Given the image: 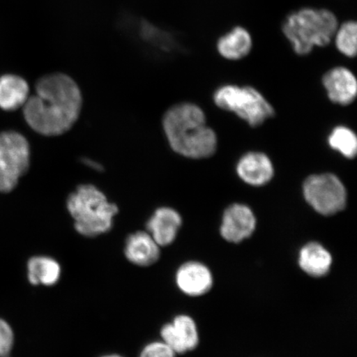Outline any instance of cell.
Instances as JSON below:
<instances>
[{
    "label": "cell",
    "mask_w": 357,
    "mask_h": 357,
    "mask_svg": "<svg viewBox=\"0 0 357 357\" xmlns=\"http://www.w3.org/2000/svg\"><path fill=\"white\" fill-rule=\"evenodd\" d=\"M35 91L22 107L29 127L45 137L70 131L82 109L83 97L77 83L66 74L52 73L38 80Z\"/></svg>",
    "instance_id": "cell-1"
},
{
    "label": "cell",
    "mask_w": 357,
    "mask_h": 357,
    "mask_svg": "<svg viewBox=\"0 0 357 357\" xmlns=\"http://www.w3.org/2000/svg\"><path fill=\"white\" fill-rule=\"evenodd\" d=\"M213 101L218 108L234 114L252 127L260 126L275 115L273 107L252 86L226 84L214 93Z\"/></svg>",
    "instance_id": "cell-5"
},
{
    "label": "cell",
    "mask_w": 357,
    "mask_h": 357,
    "mask_svg": "<svg viewBox=\"0 0 357 357\" xmlns=\"http://www.w3.org/2000/svg\"><path fill=\"white\" fill-rule=\"evenodd\" d=\"M160 338L176 354H185L199 345L197 325L190 316L178 314L172 322L163 324L160 329Z\"/></svg>",
    "instance_id": "cell-8"
},
{
    "label": "cell",
    "mask_w": 357,
    "mask_h": 357,
    "mask_svg": "<svg viewBox=\"0 0 357 357\" xmlns=\"http://www.w3.org/2000/svg\"><path fill=\"white\" fill-rule=\"evenodd\" d=\"M175 281L177 288L190 297L204 296L213 284L211 270L203 263L195 261H187L178 268Z\"/></svg>",
    "instance_id": "cell-12"
},
{
    "label": "cell",
    "mask_w": 357,
    "mask_h": 357,
    "mask_svg": "<svg viewBox=\"0 0 357 357\" xmlns=\"http://www.w3.org/2000/svg\"><path fill=\"white\" fill-rule=\"evenodd\" d=\"M176 355L171 347L160 339L146 343L138 357H176Z\"/></svg>",
    "instance_id": "cell-21"
},
{
    "label": "cell",
    "mask_w": 357,
    "mask_h": 357,
    "mask_svg": "<svg viewBox=\"0 0 357 357\" xmlns=\"http://www.w3.org/2000/svg\"><path fill=\"white\" fill-rule=\"evenodd\" d=\"M333 41L337 50L347 58H354L357 54V24L354 20L339 24Z\"/></svg>",
    "instance_id": "cell-20"
},
{
    "label": "cell",
    "mask_w": 357,
    "mask_h": 357,
    "mask_svg": "<svg viewBox=\"0 0 357 357\" xmlns=\"http://www.w3.org/2000/svg\"><path fill=\"white\" fill-rule=\"evenodd\" d=\"M333 257L324 245L310 243L302 248L298 255V265L312 278H323L331 269Z\"/></svg>",
    "instance_id": "cell-17"
},
{
    "label": "cell",
    "mask_w": 357,
    "mask_h": 357,
    "mask_svg": "<svg viewBox=\"0 0 357 357\" xmlns=\"http://www.w3.org/2000/svg\"><path fill=\"white\" fill-rule=\"evenodd\" d=\"M15 344V333L7 321L0 318V357H7L11 354Z\"/></svg>",
    "instance_id": "cell-22"
},
{
    "label": "cell",
    "mask_w": 357,
    "mask_h": 357,
    "mask_svg": "<svg viewBox=\"0 0 357 357\" xmlns=\"http://www.w3.org/2000/svg\"><path fill=\"white\" fill-rule=\"evenodd\" d=\"M162 127L172 149L190 159L211 158L217 150L215 132L208 126L206 116L192 102L174 105L165 113Z\"/></svg>",
    "instance_id": "cell-2"
},
{
    "label": "cell",
    "mask_w": 357,
    "mask_h": 357,
    "mask_svg": "<svg viewBox=\"0 0 357 357\" xmlns=\"http://www.w3.org/2000/svg\"><path fill=\"white\" fill-rule=\"evenodd\" d=\"M322 82L328 99L334 104L347 106L356 100L357 79L347 67H333L324 74Z\"/></svg>",
    "instance_id": "cell-11"
},
{
    "label": "cell",
    "mask_w": 357,
    "mask_h": 357,
    "mask_svg": "<svg viewBox=\"0 0 357 357\" xmlns=\"http://www.w3.org/2000/svg\"><path fill=\"white\" fill-rule=\"evenodd\" d=\"M253 38L250 31L242 25L234 26L220 36L216 42L218 54L227 61H240L251 53Z\"/></svg>",
    "instance_id": "cell-16"
},
{
    "label": "cell",
    "mask_w": 357,
    "mask_h": 357,
    "mask_svg": "<svg viewBox=\"0 0 357 357\" xmlns=\"http://www.w3.org/2000/svg\"><path fill=\"white\" fill-rule=\"evenodd\" d=\"M340 24L335 13L325 8L303 7L285 17L281 30L298 56H307L316 47H327Z\"/></svg>",
    "instance_id": "cell-3"
},
{
    "label": "cell",
    "mask_w": 357,
    "mask_h": 357,
    "mask_svg": "<svg viewBox=\"0 0 357 357\" xmlns=\"http://www.w3.org/2000/svg\"><path fill=\"white\" fill-rule=\"evenodd\" d=\"M99 357H126V356H125L122 354H113V352H112V354H104Z\"/></svg>",
    "instance_id": "cell-24"
},
{
    "label": "cell",
    "mask_w": 357,
    "mask_h": 357,
    "mask_svg": "<svg viewBox=\"0 0 357 357\" xmlns=\"http://www.w3.org/2000/svg\"><path fill=\"white\" fill-rule=\"evenodd\" d=\"M83 162L84 165H86L87 167H91L96 171L101 172L102 171V167L100 164L93 162L92 160H89V158H84L83 160Z\"/></svg>",
    "instance_id": "cell-23"
},
{
    "label": "cell",
    "mask_w": 357,
    "mask_h": 357,
    "mask_svg": "<svg viewBox=\"0 0 357 357\" xmlns=\"http://www.w3.org/2000/svg\"><path fill=\"white\" fill-rule=\"evenodd\" d=\"M30 167V146L26 138L17 132L0 133V193L16 188Z\"/></svg>",
    "instance_id": "cell-6"
},
{
    "label": "cell",
    "mask_w": 357,
    "mask_h": 357,
    "mask_svg": "<svg viewBox=\"0 0 357 357\" xmlns=\"http://www.w3.org/2000/svg\"><path fill=\"white\" fill-rule=\"evenodd\" d=\"M182 223V217L175 208L160 207L146 221V231L160 248H167L176 240Z\"/></svg>",
    "instance_id": "cell-13"
},
{
    "label": "cell",
    "mask_w": 357,
    "mask_h": 357,
    "mask_svg": "<svg viewBox=\"0 0 357 357\" xmlns=\"http://www.w3.org/2000/svg\"><path fill=\"white\" fill-rule=\"evenodd\" d=\"M66 209L74 220V229L86 238H96L113 229L118 215L117 204L91 184L77 187L66 199Z\"/></svg>",
    "instance_id": "cell-4"
},
{
    "label": "cell",
    "mask_w": 357,
    "mask_h": 357,
    "mask_svg": "<svg viewBox=\"0 0 357 357\" xmlns=\"http://www.w3.org/2000/svg\"><path fill=\"white\" fill-rule=\"evenodd\" d=\"M123 253L131 265L138 268H149L160 260L162 248L146 230H138L128 235L125 239Z\"/></svg>",
    "instance_id": "cell-10"
},
{
    "label": "cell",
    "mask_w": 357,
    "mask_h": 357,
    "mask_svg": "<svg viewBox=\"0 0 357 357\" xmlns=\"http://www.w3.org/2000/svg\"><path fill=\"white\" fill-rule=\"evenodd\" d=\"M306 202L317 213L331 216L345 208L347 191L344 184L332 173L314 174L307 177L303 185Z\"/></svg>",
    "instance_id": "cell-7"
},
{
    "label": "cell",
    "mask_w": 357,
    "mask_h": 357,
    "mask_svg": "<svg viewBox=\"0 0 357 357\" xmlns=\"http://www.w3.org/2000/svg\"><path fill=\"white\" fill-rule=\"evenodd\" d=\"M257 227V218L252 208L234 204L226 208L222 218L220 234L227 242L238 243L251 236Z\"/></svg>",
    "instance_id": "cell-9"
},
{
    "label": "cell",
    "mask_w": 357,
    "mask_h": 357,
    "mask_svg": "<svg viewBox=\"0 0 357 357\" xmlns=\"http://www.w3.org/2000/svg\"><path fill=\"white\" fill-rule=\"evenodd\" d=\"M328 145L343 158L354 159L357 155V136L354 131L346 126H337L330 132Z\"/></svg>",
    "instance_id": "cell-19"
},
{
    "label": "cell",
    "mask_w": 357,
    "mask_h": 357,
    "mask_svg": "<svg viewBox=\"0 0 357 357\" xmlns=\"http://www.w3.org/2000/svg\"><path fill=\"white\" fill-rule=\"evenodd\" d=\"M29 86L24 78L16 75L0 77V108L13 111L24 107L29 99Z\"/></svg>",
    "instance_id": "cell-18"
},
{
    "label": "cell",
    "mask_w": 357,
    "mask_h": 357,
    "mask_svg": "<svg viewBox=\"0 0 357 357\" xmlns=\"http://www.w3.org/2000/svg\"><path fill=\"white\" fill-rule=\"evenodd\" d=\"M236 172L245 184L260 187L274 177L275 169L269 156L260 151H250L240 158Z\"/></svg>",
    "instance_id": "cell-14"
},
{
    "label": "cell",
    "mask_w": 357,
    "mask_h": 357,
    "mask_svg": "<svg viewBox=\"0 0 357 357\" xmlns=\"http://www.w3.org/2000/svg\"><path fill=\"white\" fill-rule=\"evenodd\" d=\"M62 266L59 261L45 254H35L26 261V279L33 287H55L60 282Z\"/></svg>",
    "instance_id": "cell-15"
}]
</instances>
